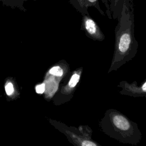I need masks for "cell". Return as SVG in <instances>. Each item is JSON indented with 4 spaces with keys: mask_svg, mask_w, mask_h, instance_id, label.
Instances as JSON below:
<instances>
[{
    "mask_svg": "<svg viewBox=\"0 0 146 146\" xmlns=\"http://www.w3.org/2000/svg\"><path fill=\"white\" fill-rule=\"evenodd\" d=\"M35 90H36V92L38 94H42L45 90L44 84H41L38 85L37 86H36Z\"/></svg>",
    "mask_w": 146,
    "mask_h": 146,
    "instance_id": "cell-10",
    "label": "cell"
},
{
    "mask_svg": "<svg viewBox=\"0 0 146 146\" xmlns=\"http://www.w3.org/2000/svg\"><path fill=\"white\" fill-rule=\"evenodd\" d=\"M50 73L54 75L61 76L63 75V70L62 68L59 66H55L52 67L50 70Z\"/></svg>",
    "mask_w": 146,
    "mask_h": 146,
    "instance_id": "cell-7",
    "label": "cell"
},
{
    "mask_svg": "<svg viewBox=\"0 0 146 146\" xmlns=\"http://www.w3.org/2000/svg\"><path fill=\"white\" fill-rule=\"evenodd\" d=\"M82 145L83 146H94L96 144L94 143H92L90 141H84L82 143Z\"/></svg>",
    "mask_w": 146,
    "mask_h": 146,
    "instance_id": "cell-11",
    "label": "cell"
},
{
    "mask_svg": "<svg viewBox=\"0 0 146 146\" xmlns=\"http://www.w3.org/2000/svg\"><path fill=\"white\" fill-rule=\"evenodd\" d=\"M27 1L36 0H0V4L11 8H18L21 10L26 11L23 5Z\"/></svg>",
    "mask_w": 146,
    "mask_h": 146,
    "instance_id": "cell-4",
    "label": "cell"
},
{
    "mask_svg": "<svg viewBox=\"0 0 146 146\" xmlns=\"http://www.w3.org/2000/svg\"><path fill=\"white\" fill-rule=\"evenodd\" d=\"M131 42V38L128 33H124L122 34L120 38V42L119 44V50L121 52H125L129 46Z\"/></svg>",
    "mask_w": 146,
    "mask_h": 146,
    "instance_id": "cell-6",
    "label": "cell"
},
{
    "mask_svg": "<svg viewBox=\"0 0 146 146\" xmlns=\"http://www.w3.org/2000/svg\"><path fill=\"white\" fill-rule=\"evenodd\" d=\"M5 91L7 95H11L14 92V87L11 82H8L5 85Z\"/></svg>",
    "mask_w": 146,
    "mask_h": 146,
    "instance_id": "cell-9",
    "label": "cell"
},
{
    "mask_svg": "<svg viewBox=\"0 0 146 146\" xmlns=\"http://www.w3.org/2000/svg\"><path fill=\"white\" fill-rule=\"evenodd\" d=\"M143 91L145 92V88H146V83H144V84H143Z\"/></svg>",
    "mask_w": 146,
    "mask_h": 146,
    "instance_id": "cell-12",
    "label": "cell"
},
{
    "mask_svg": "<svg viewBox=\"0 0 146 146\" xmlns=\"http://www.w3.org/2000/svg\"><path fill=\"white\" fill-rule=\"evenodd\" d=\"M83 24L85 29L91 35H94L96 33L98 27L95 21L90 17L88 14H83Z\"/></svg>",
    "mask_w": 146,
    "mask_h": 146,
    "instance_id": "cell-3",
    "label": "cell"
},
{
    "mask_svg": "<svg viewBox=\"0 0 146 146\" xmlns=\"http://www.w3.org/2000/svg\"><path fill=\"white\" fill-rule=\"evenodd\" d=\"M106 7V13L109 17L112 15L115 18L120 16L124 4L133 6V0H101Z\"/></svg>",
    "mask_w": 146,
    "mask_h": 146,
    "instance_id": "cell-1",
    "label": "cell"
},
{
    "mask_svg": "<svg viewBox=\"0 0 146 146\" xmlns=\"http://www.w3.org/2000/svg\"><path fill=\"white\" fill-rule=\"evenodd\" d=\"M113 121L115 126L121 130L126 131L129 128V123L128 120L121 115H115L113 118Z\"/></svg>",
    "mask_w": 146,
    "mask_h": 146,
    "instance_id": "cell-5",
    "label": "cell"
},
{
    "mask_svg": "<svg viewBox=\"0 0 146 146\" xmlns=\"http://www.w3.org/2000/svg\"><path fill=\"white\" fill-rule=\"evenodd\" d=\"M79 80V75L77 74H74L72 76V77L69 82L70 87H75L76 85V84L78 83Z\"/></svg>",
    "mask_w": 146,
    "mask_h": 146,
    "instance_id": "cell-8",
    "label": "cell"
},
{
    "mask_svg": "<svg viewBox=\"0 0 146 146\" xmlns=\"http://www.w3.org/2000/svg\"><path fill=\"white\" fill-rule=\"evenodd\" d=\"M69 3L80 12L82 14H88V8L94 7L96 8L102 15H104L103 11L101 9L99 0H68Z\"/></svg>",
    "mask_w": 146,
    "mask_h": 146,
    "instance_id": "cell-2",
    "label": "cell"
}]
</instances>
